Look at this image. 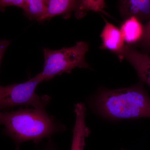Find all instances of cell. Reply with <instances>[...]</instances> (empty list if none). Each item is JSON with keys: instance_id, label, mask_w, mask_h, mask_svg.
<instances>
[{"instance_id": "1", "label": "cell", "mask_w": 150, "mask_h": 150, "mask_svg": "<svg viewBox=\"0 0 150 150\" xmlns=\"http://www.w3.org/2000/svg\"><path fill=\"white\" fill-rule=\"evenodd\" d=\"M140 83L125 88L103 89L88 104L95 112L111 121L150 118V96Z\"/></svg>"}, {"instance_id": "2", "label": "cell", "mask_w": 150, "mask_h": 150, "mask_svg": "<svg viewBox=\"0 0 150 150\" xmlns=\"http://www.w3.org/2000/svg\"><path fill=\"white\" fill-rule=\"evenodd\" d=\"M0 125L4 126V134L15 143L16 150H20L23 142L32 141L39 144L43 139L66 130L64 125L48 115L46 110L32 108L0 111Z\"/></svg>"}, {"instance_id": "3", "label": "cell", "mask_w": 150, "mask_h": 150, "mask_svg": "<svg viewBox=\"0 0 150 150\" xmlns=\"http://www.w3.org/2000/svg\"><path fill=\"white\" fill-rule=\"evenodd\" d=\"M89 45L85 41H78L74 46L59 50L43 49L44 63L40 73L43 81H49L64 73H70L76 68L87 69L85 55L88 51Z\"/></svg>"}, {"instance_id": "4", "label": "cell", "mask_w": 150, "mask_h": 150, "mask_svg": "<svg viewBox=\"0 0 150 150\" xmlns=\"http://www.w3.org/2000/svg\"><path fill=\"white\" fill-rule=\"evenodd\" d=\"M43 81L39 73L23 82L0 85V111L18 106L46 110L51 101V97L47 95H39L35 93L37 86Z\"/></svg>"}, {"instance_id": "5", "label": "cell", "mask_w": 150, "mask_h": 150, "mask_svg": "<svg viewBox=\"0 0 150 150\" xmlns=\"http://www.w3.org/2000/svg\"><path fill=\"white\" fill-rule=\"evenodd\" d=\"M118 58L121 61L123 59L128 61L136 70L141 82L150 87V55L126 44Z\"/></svg>"}, {"instance_id": "6", "label": "cell", "mask_w": 150, "mask_h": 150, "mask_svg": "<svg viewBox=\"0 0 150 150\" xmlns=\"http://www.w3.org/2000/svg\"><path fill=\"white\" fill-rule=\"evenodd\" d=\"M76 119L73 131V138L71 150H84L86 138L91 131L86 122V107L82 103L75 105Z\"/></svg>"}, {"instance_id": "7", "label": "cell", "mask_w": 150, "mask_h": 150, "mask_svg": "<svg viewBox=\"0 0 150 150\" xmlns=\"http://www.w3.org/2000/svg\"><path fill=\"white\" fill-rule=\"evenodd\" d=\"M103 18L105 23L100 34L102 43L99 48L109 50L118 57L123 52L126 43L120 29Z\"/></svg>"}, {"instance_id": "8", "label": "cell", "mask_w": 150, "mask_h": 150, "mask_svg": "<svg viewBox=\"0 0 150 150\" xmlns=\"http://www.w3.org/2000/svg\"><path fill=\"white\" fill-rule=\"evenodd\" d=\"M121 16H134L141 21L150 19V0H122L118 3Z\"/></svg>"}, {"instance_id": "9", "label": "cell", "mask_w": 150, "mask_h": 150, "mask_svg": "<svg viewBox=\"0 0 150 150\" xmlns=\"http://www.w3.org/2000/svg\"><path fill=\"white\" fill-rule=\"evenodd\" d=\"M119 29L126 44L134 47L142 40L144 34V25L138 18L131 16L124 19Z\"/></svg>"}, {"instance_id": "10", "label": "cell", "mask_w": 150, "mask_h": 150, "mask_svg": "<svg viewBox=\"0 0 150 150\" xmlns=\"http://www.w3.org/2000/svg\"><path fill=\"white\" fill-rule=\"evenodd\" d=\"M80 1L75 0H48L46 14L39 22L51 19L52 18L62 15L67 18L70 17L72 12L77 11Z\"/></svg>"}, {"instance_id": "11", "label": "cell", "mask_w": 150, "mask_h": 150, "mask_svg": "<svg viewBox=\"0 0 150 150\" xmlns=\"http://www.w3.org/2000/svg\"><path fill=\"white\" fill-rule=\"evenodd\" d=\"M22 9L27 18L39 22L47 11V0H24Z\"/></svg>"}, {"instance_id": "12", "label": "cell", "mask_w": 150, "mask_h": 150, "mask_svg": "<svg viewBox=\"0 0 150 150\" xmlns=\"http://www.w3.org/2000/svg\"><path fill=\"white\" fill-rule=\"evenodd\" d=\"M105 6L104 1H93V0H83L80 1L79 6L77 11L76 12V15L79 18L83 16L84 12L91 11L96 12H102L107 14L104 11Z\"/></svg>"}, {"instance_id": "13", "label": "cell", "mask_w": 150, "mask_h": 150, "mask_svg": "<svg viewBox=\"0 0 150 150\" xmlns=\"http://www.w3.org/2000/svg\"><path fill=\"white\" fill-rule=\"evenodd\" d=\"M141 48L142 52L150 54V19L144 24L143 37L139 43L136 46Z\"/></svg>"}, {"instance_id": "14", "label": "cell", "mask_w": 150, "mask_h": 150, "mask_svg": "<svg viewBox=\"0 0 150 150\" xmlns=\"http://www.w3.org/2000/svg\"><path fill=\"white\" fill-rule=\"evenodd\" d=\"M24 0H0V11L4 12L6 8L16 6L22 8Z\"/></svg>"}, {"instance_id": "15", "label": "cell", "mask_w": 150, "mask_h": 150, "mask_svg": "<svg viewBox=\"0 0 150 150\" xmlns=\"http://www.w3.org/2000/svg\"><path fill=\"white\" fill-rule=\"evenodd\" d=\"M11 43L10 40L7 39H4L0 40V67L6 50Z\"/></svg>"}, {"instance_id": "16", "label": "cell", "mask_w": 150, "mask_h": 150, "mask_svg": "<svg viewBox=\"0 0 150 150\" xmlns=\"http://www.w3.org/2000/svg\"><path fill=\"white\" fill-rule=\"evenodd\" d=\"M50 145H49V146L48 147V148H46L45 149L43 150H54V149H53V148L52 147H51V146H50Z\"/></svg>"}]
</instances>
